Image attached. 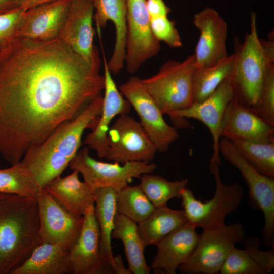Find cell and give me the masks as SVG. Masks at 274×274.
<instances>
[{"instance_id": "1", "label": "cell", "mask_w": 274, "mask_h": 274, "mask_svg": "<svg viewBox=\"0 0 274 274\" xmlns=\"http://www.w3.org/2000/svg\"><path fill=\"white\" fill-rule=\"evenodd\" d=\"M59 37L0 47V155L13 165L101 95L104 75Z\"/></svg>"}, {"instance_id": "2", "label": "cell", "mask_w": 274, "mask_h": 274, "mask_svg": "<svg viewBox=\"0 0 274 274\" xmlns=\"http://www.w3.org/2000/svg\"><path fill=\"white\" fill-rule=\"evenodd\" d=\"M102 101L101 95L97 97L77 117L60 125L43 142L25 153L21 161L40 187L60 176L69 166L79 150L85 129L95 128Z\"/></svg>"}, {"instance_id": "3", "label": "cell", "mask_w": 274, "mask_h": 274, "mask_svg": "<svg viewBox=\"0 0 274 274\" xmlns=\"http://www.w3.org/2000/svg\"><path fill=\"white\" fill-rule=\"evenodd\" d=\"M36 198L0 193V274H11L41 243Z\"/></svg>"}, {"instance_id": "4", "label": "cell", "mask_w": 274, "mask_h": 274, "mask_svg": "<svg viewBox=\"0 0 274 274\" xmlns=\"http://www.w3.org/2000/svg\"><path fill=\"white\" fill-rule=\"evenodd\" d=\"M250 30L236 47L233 75L234 98L252 109L257 104L267 65L274 62L273 38L267 41L258 37L256 15L251 14Z\"/></svg>"}, {"instance_id": "5", "label": "cell", "mask_w": 274, "mask_h": 274, "mask_svg": "<svg viewBox=\"0 0 274 274\" xmlns=\"http://www.w3.org/2000/svg\"><path fill=\"white\" fill-rule=\"evenodd\" d=\"M219 166L216 163L209 162V170L214 177L215 184L214 194L210 199L201 201L187 187L181 192L180 198L187 222L196 228L207 229L225 224L227 216L235 212L242 201V186L237 183H223Z\"/></svg>"}, {"instance_id": "6", "label": "cell", "mask_w": 274, "mask_h": 274, "mask_svg": "<svg viewBox=\"0 0 274 274\" xmlns=\"http://www.w3.org/2000/svg\"><path fill=\"white\" fill-rule=\"evenodd\" d=\"M197 65L195 56L164 63L155 74L142 81L163 115L186 109L193 102L192 80Z\"/></svg>"}, {"instance_id": "7", "label": "cell", "mask_w": 274, "mask_h": 274, "mask_svg": "<svg viewBox=\"0 0 274 274\" xmlns=\"http://www.w3.org/2000/svg\"><path fill=\"white\" fill-rule=\"evenodd\" d=\"M240 223L203 229L191 256L178 270L184 274H217L231 250L245 239Z\"/></svg>"}, {"instance_id": "8", "label": "cell", "mask_w": 274, "mask_h": 274, "mask_svg": "<svg viewBox=\"0 0 274 274\" xmlns=\"http://www.w3.org/2000/svg\"><path fill=\"white\" fill-rule=\"evenodd\" d=\"M219 151L241 173L248 188L251 206L261 211L263 215L264 244L267 247L274 246V178L261 174L249 163L230 140L221 138Z\"/></svg>"}, {"instance_id": "9", "label": "cell", "mask_w": 274, "mask_h": 274, "mask_svg": "<svg viewBox=\"0 0 274 274\" xmlns=\"http://www.w3.org/2000/svg\"><path fill=\"white\" fill-rule=\"evenodd\" d=\"M68 166L72 170L81 174L84 181L94 190L111 187L117 192L128 185L133 178L152 174L157 167L156 164L150 162L133 161L121 164L99 161L90 156L87 147L78 151Z\"/></svg>"}, {"instance_id": "10", "label": "cell", "mask_w": 274, "mask_h": 274, "mask_svg": "<svg viewBox=\"0 0 274 274\" xmlns=\"http://www.w3.org/2000/svg\"><path fill=\"white\" fill-rule=\"evenodd\" d=\"M122 95L136 111L140 123L157 151L164 152L179 138L177 129L168 125L160 109L138 77H130L119 88Z\"/></svg>"}, {"instance_id": "11", "label": "cell", "mask_w": 274, "mask_h": 274, "mask_svg": "<svg viewBox=\"0 0 274 274\" xmlns=\"http://www.w3.org/2000/svg\"><path fill=\"white\" fill-rule=\"evenodd\" d=\"M140 122L128 114L119 115L108 132L106 159L123 164L128 162H150L157 152Z\"/></svg>"}, {"instance_id": "12", "label": "cell", "mask_w": 274, "mask_h": 274, "mask_svg": "<svg viewBox=\"0 0 274 274\" xmlns=\"http://www.w3.org/2000/svg\"><path fill=\"white\" fill-rule=\"evenodd\" d=\"M127 36L124 65L128 73L136 72L158 54L160 42L150 27L146 0H126Z\"/></svg>"}, {"instance_id": "13", "label": "cell", "mask_w": 274, "mask_h": 274, "mask_svg": "<svg viewBox=\"0 0 274 274\" xmlns=\"http://www.w3.org/2000/svg\"><path fill=\"white\" fill-rule=\"evenodd\" d=\"M36 198L41 243L55 244L68 251L79 234L83 216L77 217L67 211L44 188L39 189Z\"/></svg>"}, {"instance_id": "14", "label": "cell", "mask_w": 274, "mask_h": 274, "mask_svg": "<svg viewBox=\"0 0 274 274\" xmlns=\"http://www.w3.org/2000/svg\"><path fill=\"white\" fill-rule=\"evenodd\" d=\"M233 75L225 79L204 100L193 102L188 108L167 114L174 122L186 118L203 123L209 130L213 141V153L210 162L219 165H221L219 143L222 120L226 107L235 96Z\"/></svg>"}, {"instance_id": "15", "label": "cell", "mask_w": 274, "mask_h": 274, "mask_svg": "<svg viewBox=\"0 0 274 274\" xmlns=\"http://www.w3.org/2000/svg\"><path fill=\"white\" fill-rule=\"evenodd\" d=\"M94 10L92 0H70L59 37L87 63L100 67L98 49L93 43Z\"/></svg>"}, {"instance_id": "16", "label": "cell", "mask_w": 274, "mask_h": 274, "mask_svg": "<svg viewBox=\"0 0 274 274\" xmlns=\"http://www.w3.org/2000/svg\"><path fill=\"white\" fill-rule=\"evenodd\" d=\"M79 234L68 251L72 274H112L100 251L99 229L94 205L87 208Z\"/></svg>"}, {"instance_id": "17", "label": "cell", "mask_w": 274, "mask_h": 274, "mask_svg": "<svg viewBox=\"0 0 274 274\" xmlns=\"http://www.w3.org/2000/svg\"><path fill=\"white\" fill-rule=\"evenodd\" d=\"M193 22L200 32L194 54L197 67L212 66L229 56L227 23L216 10L203 9L194 14Z\"/></svg>"}, {"instance_id": "18", "label": "cell", "mask_w": 274, "mask_h": 274, "mask_svg": "<svg viewBox=\"0 0 274 274\" xmlns=\"http://www.w3.org/2000/svg\"><path fill=\"white\" fill-rule=\"evenodd\" d=\"M221 138L259 143L274 142V126L265 122L234 97L225 110L221 125Z\"/></svg>"}, {"instance_id": "19", "label": "cell", "mask_w": 274, "mask_h": 274, "mask_svg": "<svg viewBox=\"0 0 274 274\" xmlns=\"http://www.w3.org/2000/svg\"><path fill=\"white\" fill-rule=\"evenodd\" d=\"M104 68V96L98 123L92 132L88 134L84 143L95 150L99 158H105L108 151V132L113 118L117 115L128 114L131 105L124 98L112 78L102 50Z\"/></svg>"}, {"instance_id": "20", "label": "cell", "mask_w": 274, "mask_h": 274, "mask_svg": "<svg viewBox=\"0 0 274 274\" xmlns=\"http://www.w3.org/2000/svg\"><path fill=\"white\" fill-rule=\"evenodd\" d=\"M70 4V0H54L25 11L17 37L39 41L59 37Z\"/></svg>"}, {"instance_id": "21", "label": "cell", "mask_w": 274, "mask_h": 274, "mask_svg": "<svg viewBox=\"0 0 274 274\" xmlns=\"http://www.w3.org/2000/svg\"><path fill=\"white\" fill-rule=\"evenodd\" d=\"M196 227L186 222L156 244L157 252L151 263L156 273L175 274L188 261L199 238Z\"/></svg>"}, {"instance_id": "22", "label": "cell", "mask_w": 274, "mask_h": 274, "mask_svg": "<svg viewBox=\"0 0 274 274\" xmlns=\"http://www.w3.org/2000/svg\"><path fill=\"white\" fill-rule=\"evenodd\" d=\"M97 31L100 38L101 29L108 21L113 23L115 28V42L112 55L107 61L111 74L119 73L124 66L127 36L126 0H92Z\"/></svg>"}, {"instance_id": "23", "label": "cell", "mask_w": 274, "mask_h": 274, "mask_svg": "<svg viewBox=\"0 0 274 274\" xmlns=\"http://www.w3.org/2000/svg\"><path fill=\"white\" fill-rule=\"evenodd\" d=\"M72 171L65 177H57L43 188L67 211L82 217L87 208L94 205L95 190L79 180L78 171Z\"/></svg>"}, {"instance_id": "24", "label": "cell", "mask_w": 274, "mask_h": 274, "mask_svg": "<svg viewBox=\"0 0 274 274\" xmlns=\"http://www.w3.org/2000/svg\"><path fill=\"white\" fill-rule=\"evenodd\" d=\"M72 273L68 251L51 243H41L11 274Z\"/></svg>"}, {"instance_id": "25", "label": "cell", "mask_w": 274, "mask_h": 274, "mask_svg": "<svg viewBox=\"0 0 274 274\" xmlns=\"http://www.w3.org/2000/svg\"><path fill=\"white\" fill-rule=\"evenodd\" d=\"M112 238L121 240L131 274H149L151 268L144 256L146 248L140 236L138 224L117 213Z\"/></svg>"}, {"instance_id": "26", "label": "cell", "mask_w": 274, "mask_h": 274, "mask_svg": "<svg viewBox=\"0 0 274 274\" xmlns=\"http://www.w3.org/2000/svg\"><path fill=\"white\" fill-rule=\"evenodd\" d=\"M95 203V213L99 229L100 254L104 261L113 270L115 262L111 234L117 213V191L111 187L96 189Z\"/></svg>"}, {"instance_id": "27", "label": "cell", "mask_w": 274, "mask_h": 274, "mask_svg": "<svg viewBox=\"0 0 274 274\" xmlns=\"http://www.w3.org/2000/svg\"><path fill=\"white\" fill-rule=\"evenodd\" d=\"M186 222L183 209L174 210L166 206L156 208L146 219L138 224V231L146 247L156 245Z\"/></svg>"}, {"instance_id": "28", "label": "cell", "mask_w": 274, "mask_h": 274, "mask_svg": "<svg viewBox=\"0 0 274 274\" xmlns=\"http://www.w3.org/2000/svg\"><path fill=\"white\" fill-rule=\"evenodd\" d=\"M235 62V55L233 54L212 66L197 67L192 80L194 102L204 100L225 79L232 76Z\"/></svg>"}, {"instance_id": "29", "label": "cell", "mask_w": 274, "mask_h": 274, "mask_svg": "<svg viewBox=\"0 0 274 274\" xmlns=\"http://www.w3.org/2000/svg\"><path fill=\"white\" fill-rule=\"evenodd\" d=\"M140 179V187L155 208L167 206L174 198H180L182 190L188 183L187 179L171 181L151 174H143Z\"/></svg>"}, {"instance_id": "30", "label": "cell", "mask_w": 274, "mask_h": 274, "mask_svg": "<svg viewBox=\"0 0 274 274\" xmlns=\"http://www.w3.org/2000/svg\"><path fill=\"white\" fill-rule=\"evenodd\" d=\"M155 209L139 185H127L117 192V213L137 224L146 219Z\"/></svg>"}, {"instance_id": "31", "label": "cell", "mask_w": 274, "mask_h": 274, "mask_svg": "<svg viewBox=\"0 0 274 274\" xmlns=\"http://www.w3.org/2000/svg\"><path fill=\"white\" fill-rule=\"evenodd\" d=\"M242 157L261 174L274 178V142L231 141Z\"/></svg>"}, {"instance_id": "32", "label": "cell", "mask_w": 274, "mask_h": 274, "mask_svg": "<svg viewBox=\"0 0 274 274\" xmlns=\"http://www.w3.org/2000/svg\"><path fill=\"white\" fill-rule=\"evenodd\" d=\"M40 188L21 161L9 168L0 169V193L36 197Z\"/></svg>"}, {"instance_id": "33", "label": "cell", "mask_w": 274, "mask_h": 274, "mask_svg": "<svg viewBox=\"0 0 274 274\" xmlns=\"http://www.w3.org/2000/svg\"><path fill=\"white\" fill-rule=\"evenodd\" d=\"M272 272L257 263L243 249L234 247L228 254L221 274H268Z\"/></svg>"}, {"instance_id": "34", "label": "cell", "mask_w": 274, "mask_h": 274, "mask_svg": "<svg viewBox=\"0 0 274 274\" xmlns=\"http://www.w3.org/2000/svg\"><path fill=\"white\" fill-rule=\"evenodd\" d=\"M250 109L265 122L274 126V62L267 65L258 101Z\"/></svg>"}, {"instance_id": "35", "label": "cell", "mask_w": 274, "mask_h": 274, "mask_svg": "<svg viewBox=\"0 0 274 274\" xmlns=\"http://www.w3.org/2000/svg\"><path fill=\"white\" fill-rule=\"evenodd\" d=\"M150 21L152 32L160 42H163L170 48L182 46L181 38L175 23L167 16L151 17Z\"/></svg>"}, {"instance_id": "36", "label": "cell", "mask_w": 274, "mask_h": 274, "mask_svg": "<svg viewBox=\"0 0 274 274\" xmlns=\"http://www.w3.org/2000/svg\"><path fill=\"white\" fill-rule=\"evenodd\" d=\"M25 11L20 8L0 15V47L17 36Z\"/></svg>"}, {"instance_id": "37", "label": "cell", "mask_w": 274, "mask_h": 274, "mask_svg": "<svg viewBox=\"0 0 274 274\" xmlns=\"http://www.w3.org/2000/svg\"><path fill=\"white\" fill-rule=\"evenodd\" d=\"M260 239L252 237L244 240V249L252 258L261 266L272 271L274 269V246L271 249L262 251L259 249Z\"/></svg>"}, {"instance_id": "38", "label": "cell", "mask_w": 274, "mask_h": 274, "mask_svg": "<svg viewBox=\"0 0 274 274\" xmlns=\"http://www.w3.org/2000/svg\"><path fill=\"white\" fill-rule=\"evenodd\" d=\"M146 7L150 18L167 16L170 12L163 0H146Z\"/></svg>"}, {"instance_id": "39", "label": "cell", "mask_w": 274, "mask_h": 274, "mask_svg": "<svg viewBox=\"0 0 274 274\" xmlns=\"http://www.w3.org/2000/svg\"><path fill=\"white\" fill-rule=\"evenodd\" d=\"M21 7V0H0V15L13 11Z\"/></svg>"}, {"instance_id": "40", "label": "cell", "mask_w": 274, "mask_h": 274, "mask_svg": "<svg viewBox=\"0 0 274 274\" xmlns=\"http://www.w3.org/2000/svg\"><path fill=\"white\" fill-rule=\"evenodd\" d=\"M115 265L114 272L117 274H131L128 268H126L124 265L122 257L118 255L114 256Z\"/></svg>"}, {"instance_id": "41", "label": "cell", "mask_w": 274, "mask_h": 274, "mask_svg": "<svg viewBox=\"0 0 274 274\" xmlns=\"http://www.w3.org/2000/svg\"><path fill=\"white\" fill-rule=\"evenodd\" d=\"M54 0H21V8L25 11Z\"/></svg>"}]
</instances>
